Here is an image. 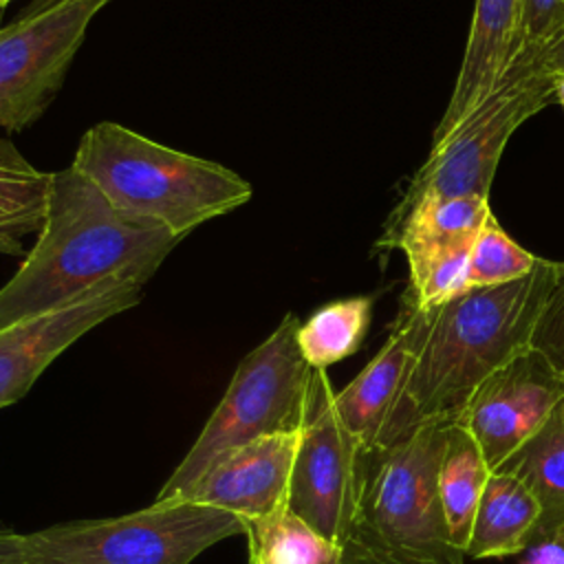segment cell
Returning <instances> with one entry per match:
<instances>
[{
    "label": "cell",
    "mask_w": 564,
    "mask_h": 564,
    "mask_svg": "<svg viewBox=\"0 0 564 564\" xmlns=\"http://www.w3.org/2000/svg\"><path fill=\"white\" fill-rule=\"evenodd\" d=\"M178 242L174 234L112 209L73 165L51 172L37 240L0 289V330L97 291L143 286Z\"/></svg>",
    "instance_id": "1"
},
{
    "label": "cell",
    "mask_w": 564,
    "mask_h": 564,
    "mask_svg": "<svg viewBox=\"0 0 564 564\" xmlns=\"http://www.w3.org/2000/svg\"><path fill=\"white\" fill-rule=\"evenodd\" d=\"M560 269L562 262L540 258L520 280L469 289L436 306L377 447L401 441L423 423L454 421L485 377L531 348L538 315Z\"/></svg>",
    "instance_id": "2"
},
{
    "label": "cell",
    "mask_w": 564,
    "mask_h": 564,
    "mask_svg": "<svg viewBox=\"0 0 564 564\" xmlns=\"http://www.w3.org/2000/svg\"><path fill=\"white\" fill-rule=\"evenodd\" d=\"M119 214L185 238L245 205L253 187L238 172L167 148L121 123L90 126L70 163Z\"/></svg>",
    "instance_id": "3"
},
{
    "label": "cell",
    "mask_w": 564,
    "mask_h": 564,
    "mask_svg": "<svg viewBox=\"0 0 564 564\" xmlns=\"http://www.w3.org/2000/svg\"><path fill=\"white\" fill-rule=\"evenodd\" d=\"M445 423L430 421L401 441L366 452L355 527L346 544L375 564H465L452 542L438 463Z\"/></svg>",
    "instance_id": "4"
},
{
    "label": "cell",
    "mask_w": 564,
    "mask_h": 564,
    "mask_svg": "<svg viewBox=\"0 0 564 564\" xmlns=\"http://www.w3.org/2000/svg\"><path fill=\"white\" fill-rule=\"evenodd\" d=\"M295 313L247 352L189 452L167 476L156 500L185 498L227 452L269 434L300 432L308 410L313 368L300 352Z\"/></svg>",
    "instance_id": "5"
},
{
    "label": "cell",
    "mask_w": 564,
    "mask_h": 564,
    "mask_svg": "<svg viewBox=\"0 0 564 564\" xmlns=\"http://www.w3.org/2000/svg\"><path fill=\"white\" fill-rule=\"evenodd\" d=\"M245 522L189 498L154 500L115 518L73 520L24 533V564H192Z\"/></svg>",
    "instance_id": "6"
},
{
    "label": "cell",
    "mask_w": 564,
    "mask_h": 564,
    "mask_svg": "<svg viewBox=\"0 0 564 564\" xmlns=\"http://www.w3.org/2000/svg\"><path fill=\"white\" fill-rule=\"evenodd\" d=\"M555 79L540 62V48L522 46L489 95L441 141L412 176L394 212L421 198L485 196L511 134L555 101Z\"/></svg>",
    "instance_id": "7"
},
{
    "label": "cell",
    "mask_w": 564,
    "mask_h": 564,
    "mask_svg": "<svg viewBox=\"0 0 564 564\" xmlns=\"http://www.w3.org/2000/svg\"><path fill=\"white\" fill-rule=\"evenodd\" d=\"M364 458V447L337 414L335 390L326 370H313L286 505L341 546L355 527Z\"/></svg>",
    "instance_id": "8"
},
{
    "label": "cell",
    "mask_w": 564,
    "mask_h": 564,
    "mask_svg": "<svg viewBox=\"0 0 564 564\" xmlns=\"http://www.w3.org/2000/svg\"><path fill=\"white\" fill-rule=\"evenodd\" d=\"M110 0H64L0 29V128L37 121L64 86L88 24Z\"/></svg>",
    "instance_id": "9"
},
{
    "label": "cell",
    "mask_w": 564,
    "mask_h": 564,
    "mask_svg": "<svg viewBox=\"0 0 564 564\" xmlns=\"http://www.w3.org/2000/svg\"><path fill=\"white\" fill-rule=\"evenodd\" d=\"M489 214L485 196L421 198L388 216L377 245L405 253L408 291L423 308H434L465 293L471 247Z\"/></svg>",
    "instance_id": "10"
},
{
    "label": "cell",
    "mask_w": 564,
    "mask_h": 564,
    "mask_svg": "<svg viewBox=\"0 0 564 564\" xmlns=\"http://www.w3.org/2000/svg\"><path fill=\"white\" fill-rule=\"evenodd\" d=\"M564 399V375L535 348H527L485 377L456 414L498 469L518 452Z\"/></svg>",
    "instance_id": "11"
},
{
    "label": "cell",
    "mask_w": 564,
    "mask_h": 564,
    "mask_svg": "<svg viewBox=\"0 0 564 564\" xmlns=\"http://www.w3.org/2000/svg\"><path fill=\"white\" fill-rule=\"evenodd\" d=\"M141 297V284H119L2 328L0 408L20 401L68 346L106 319L137 306Z\"/></svg>",
    "instance_id": "12"
},
{
    "label": "cell",
    "mask_w": 564,
    "mask_h": 564,
    "mask_svg": "<svg viewBox=\"0 0 564 564\" xmlns=\"http://www.w3.org/2000/svg\"><path fill=\"white\" fill-rule=\"evenodd\" d=\"M434 315L436 306L423 308L412 293L405 291L386 344L346 388L335 392L337 414L364 452L377 447L383 425L432 328Z\"/></svg>",
    "instance_id": "13"
},
{
    "label": "cell",
    "mask_w": 564,
    "mask_h": 564,
    "mask_svg": "<svg viewBox=\"0 0 564 564\" xmlns=\"http://www.w3.org/2000/svg\"><path fill=\"white\" fill-rule=\"evenodd\" d=\"M300 436L302 430L269 434L227 452L185 498L225 509L242 522L284 507Z\"/></svg>",
    "instance_id": "14"
},
{
    "label": "cell",
    "mask_w": 564,
    "mask_h": 564,
    "mask_svg": "<svg viewBox=\"0 0 564 564\" xmlns=\"http://www.w3.org/2000/svg\"><path fill=\"white\" fill-rule=\"evenodd\" d=\"M522 0H476L465 55L432 143L445 139L494 88L520 48Z\"/></svg>",
    "instance_id": "15"
},
{
    "label": "cell",
    "mask_w": 564,
    "mask_h": 564,
    "mask_svg": "<svg viewBox=\"0 0 564 564\" xmlns=\"http://www.w3.org/2000/svg\"><path fill=\"white\" fill-rule=\"evenodd\" d=\"M542 507L524 480L491 471L476 507L465 555L505 557L529 546Z\"/></svg>",
    "instance_id": "16"
},
{
    "label": "cell",
    "mask_w": 564,
    "mask_h": 564,
    "mask_svg": "<svg viewBox=\"0 0 564 564\" xmlns=\"http://www.w3.org/2000/svg\"><path fill=\"white\" fill-rule=\"evenodd\" d=\"M494 471L518 476L540 500L542 513L531 542L564 527V399L540 430Z\"/></svg>",
    "instance_id": "17"
},
{
    "label": "cell",
    "mask_w": 564,
    "mask_h": 564,
    "mask_svg": "<svg viewBox=\"0 0 564 564\" xmlns=\"http://www.w3.org/2000/svg\"><path fill=\"white\" fill-rule=\"evenodd\" d=\"M491 476L480 445L456 421L445 423L443 454L438 463V494L452 542L465 553L478 500Z\"/></svg>",
    "instance_id": "18"
},
{
    "label": "cell",
    "mask_w": 564,
    "mask_h": 564,
    "mask_svg": "<svg viewBox=\"0 0 564 564\" xmlns=\"http://www.w3.org/2000/svg\"><path fill=\"white\" fill-rule=\"evenodd\" d=\"M249 564H339L344 546L322 535L289 505L245 520Z\"/></svg>",
    "instance_id": "19"
},
{
    "label": "cell",
    "mask_w": 564,
    "mask_h": 564,
    "mask_svg": "<svg viewBox=\"0 0 564 564\" xmlns=\"http://www.w3.org/2000/svg\"><path fill=\"white\" fill-rule=\"evenodd\" d=\"M372 319V297L355 295L319 306L297 328V346L313 370L355 355L368 333Z\"/></svg>",
    "instance_id": "20"
},
{
    "label": "cell",
    "mask_w": 564,
    "mask_h": 564,
    "mask_svg": "<svg viewBox=\"0 0 564 564\" xmlns=\"http://www.w3.org/2000/svg\"><path fill=\"white\" fill-rule=\"evenodd\" d=\"M51 189V172L31 165L0 137V236L20 238L40 231Z\"/></svg>",
    "instance_id": "21"
},
{
    "label": "cell",
    "mask_w": 564,
    "mask_h": 564,
    "mask_svg": "<svg viewBox=\"0 0 564 564\" xmlns=\"http://www.w3.org/2000/svg\"><path fill=\"white\" fill-rule=\"evenodd\" d=\"M538 262L540 256L522 249L513 238H509L491 212L471 247L465 291L520 280L529 275Z\"/></svg>",
    "instance_id": "22"
},
{
    "label": "cell",
    "mask_w": 564,
    "mask_h": 564,
    "mask_svg": "<svg viewBox=\"0 0 564 564\" xmlns=\"http://www.w3.org/2000/svg\"><path fill=\"white\" fill-rule=\"evenodd\" d=\"M531 348L540 350L564 375V262L538 315Z\"/></svg>",
    "instance_id": "23"
},
{
    "label": "cell",
    "mask_w": 564,
    "mask_h": 564,
    "mask_svg": "<svg viewBox=\"0 0 564 564\" xmlns=\"http://www.w3.org/2000/svg\"><path fill=\"white\" fill-rule=\"evenodd\" d=\"M564 24V0H522L520 48H542ZM518 48V51H520Z\"/></svg>",
    "instance_id": "24"
},
{
    "label": "cell",
    "mask_w": 564,
    "mask_h": 564,
    "mask_svg": "<svg viewBox=\"0 0 564 564\" xmlns=\"http://www.w3.org/2000/svg\"><path fill=\"white\" fill-rule=\"evenodd\" d=\"M520 564H564V527L533 540L524 549Z\"/></svg>",
    "instance_id": "25"
},
{
    "label": "cell",
    "mask_w": 564,
    "mask_h": 564,
    "mask_svg": "<svg viewBox=\"0 0 564 564\" xmlns=\"http://www.w3.org/2000/svg\"><path fill=\"white\" fill-rule=\"evenodd\" d=\"M540 62L555 75L564 73V24L562 29L544 42V46L540 48Z\"/></svg>",
    "instance_id": "26"
},
{
    "label": "cell",
    "mask_w": 564,
    "mask_h": 564,
    "mask_svg": "<svg viewBox=\"0 0 564 564\" xmlns=\"http://www.w3.org/2000/svg\"><path fill=\"white\" fill-rule=\"evenodd\" d=\"M0 564H24V533L0 529Z\"/></svg>",
    "instance_id": "27"
},
{
    "label": "cell",
    "mask_w": 564,
    "mask_h": 564,
    "mask_svg": "<svg viewBox=\"0 0 564 564\" xmlns=\"http://www.w3.org/2000/svg\"><path fill=\"white\" fill-rule=\"evenodd\" d=\"M59 2H64V0H29V2L24 4V9L18 11L15 20L29 18V15H35V13H42L44 9H48V7H53V4H59Z\"/></svg>",
    "instance_id": "28"
},
{
    "label": "cell",
    "mask_w": 564,
    "mask_h": 564,
    "mask_svg": "<svg viewBox=\"0 0 564 564\" xmlns=\"http://www.w3.org/2000/svg\"><path fill=\"white\" fill-rule=\"evenodd\" d=\"M339 564H375V562L368 555H364L357 546L344 544V557Z\"/></svg>",
    "instance_id": "29"
},
{
    "label": "cell",
    "mask_w": 564,
    "mask_h": 564,
    "mask_svg": "<svg viewBox=\"0 0 564 564\" xmlns=\"http://www.w3.org/2000/svg\"><path fill=\"white\" fill-rule=\"evenodd\" d=\"M24 247L20 238L13 236H0V256H22Z\"/></svg>",
    "instance_id": "30"
},
{
    "label": "cell",
    "mask_w": 564,
    "mask_h": 564,
    "mask_svg": "<svg viewBox=\"0 0 564 564\" xmlns=\"http://www.w3.org/2000/svg\"><path fill=\"white\" fill-rule=\"evenodd\" d=\"M555 104H560L564 108V73L557 75V79H555Z\"/></svg>",
    "instance_id": "31"
},
{
    "label": "cell",
    "mask_w": 564,
    "mask_h": 564,
    "mask_svg": "<svg viewBox=\"0 0 564 564\" xmlns=\"http://www.w3.org/2000/svg\"><path fill=\"white\" fill-rule=\"evenodd\" d=\"M9 2H13V0H0V9H4Z\"/></svg>",
    "instance_id": "32"
}]
</instances>
